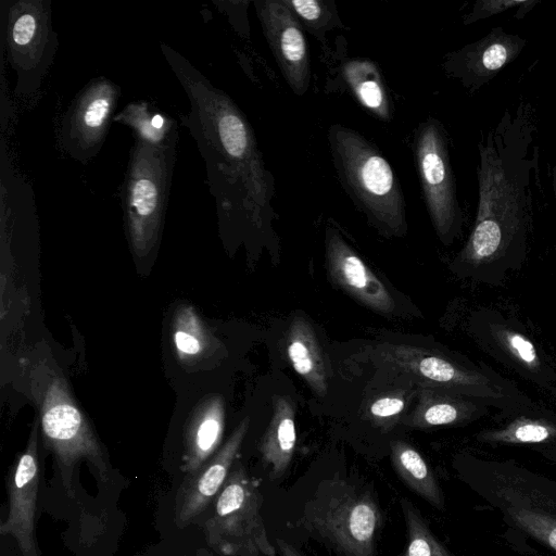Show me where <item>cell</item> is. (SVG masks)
<instances>
[{"label":"cell","instance_id":"cell-1","mask_svg":"<svg viewBox=\"0 0 556 556\" xmlns=\"http://www.w3.org/2000/svg\"><path fill=\"white\" fill-rule=\"evenodd\" d=\"M528 104L507 110L478 143V206L471 232L452 267L460 276L500 285L522 267L532 227L538 175L535 125Z\"/></svg>","mask_w":556,"mask_h":556},{"label":"cell","instance_id":"cell-2","mask_svg":"<svg viewBox=\"0 0 556 556\" xmlns=\"http://www.w3.org/2000/svg\"><path fill=\"white\" fill-rule=\"evenodd\" d=\"M186 89L204 131L205 159L222 215L263 240L276 241V182L253 128L238 105L206 80Z\"/></svg>","mask_w":556,"mask_h":556},{"label":"cell","instance_id":"cell-3","mask_svg":"<svg viewBox=\"0 0 556 556\" xmlns=\"http://www.w3.org/2000/svg\"><path fill=\"white\" fill-rule=\"evenodd\" d=\"M327 138L336 175L352 203L383 236H405L406 202L388 160L371 141L344 125H330Z\"/></svg>","mask_w":556,"mask_h":556},{"label":"cell","instance_id":"cell-4","mask_svg":"<svg viewBox=\"0 0 556 556\" xmlns=\"http://www.w3.org/2000/svg\"><path fill=\"white\" fill-rule=\"evenodd\" d=\"M371 352L376 363L409 376L421 387L479 399L500 410L533 403L484 363L478 365L442 351L389 342L375 345Z\"/></svg>","mask_w":556,"mask_h":556},{"label":"cell","instance_id":"cell-5","mask_svg":"<svg viewBox=\"0 0 556 556\" xmlns=\"http://www.w3.org/2000/svg\"><path fill=\"white\" fill-rule=\"evenodd\" d=\"M31 390L45 445L55 457L67 495L74 494L73 472L81 458L92 465L100 481L106 482L110 468L105 453L62 374L49 364L38 365L31 371Z\"/></svg>","mask_w":556,"mask_h":556},{"label":"cell","instance_id":"cell-6","mask_svg":"<svg viewBox=\"0 0 556 556\" xmlns=\"http://www.w3.org/2000/svg\"><path fill=\"white\" fill-rule=\"evenodd\" d=\"M381 514L375 498L345 480H323L298 525L326 541L341 556H375Z\"/></svg>","mask_w":556,"mask_h":556},{"label":"cell","instance_id":"cell-7","mask_svg":"<svg viewBox=\"0 0 556 556\" xmlns=\"http://www.w3.org/2000/svg\"><path fill=\"white\" fill-rule=\"evenodd\" d=\"M262 505L258 481L238 464L204 523L207 543L225 556H276L261 514Z\"/></svg>","mask_w":556,"mask_h":556},{"label":"cell","instance_id":"cell-8","mask_svg":"<svg viewBox=\"0 0 556 556\" xmlns=\"http://www.w3.org/2000/svg\"><path fill=\"white\" fill-rule=\"evenodd\" d=\"M414 157L422 198L437 236L451 244L462 233L463 211L442 123L428 117L414 132Z\"/></svg>","mask_w":556,"mask_h":556},{"label":"cell","instance_id":"cell-9","mask_svg":"<svg viewBox=\"0 0 556 556\" xmlns=\"http://www.w3.org/2000/svg\"><path fill=\"white\" fill-rule=\"evenodd\" d=\"M475 333L484 353L556 397V356L517 317L482 307Z\"/></svg>","mask_w":556,"mask_h":556},{"label":"cell","instance_id":"cell-10","mask_svg":"<svg viewBox=\"0 0 556 556\" xmlns=\"http://www.w3.org/2000/svg\"><path fill=\"white\" fill-rule=\"evenodd\" d=\"M164 146L140 139L128 176L127 225L138 257L148 255L159 237L168 182Z\"/></svg>","mask_w":556,"mask_h":556},{"label":"cell","instance_id":"cell-11","mask_svg":"<svg viewBox=\"0 0 556 556\" xmlns=\"http://www.w3.org/2000/svg\"><path fill=\"white\" fill-rule=\"evenodd\" d=\"M255 11L273 56L290 89L302 97L311 85V56L304 28L283 0H257Z\"/></svg>","mask_w":556,"mask_h":556},{"label":"cell","instance_id":"cell-12","mask_svg":"<svg viewBox=\"0 0 556 556\" xmlns=\"http://www.w3.org/2000/svg\"><path fill=\"white\" fill-rule=\"evenodd\" d=\"M38 419H35L24 452L8 477L9 510L0 526L2 535H11L23 556H38L35 517L40 479L38 459Z\"/></svg>","mask_w":556,"mask_h":556},{"label":"cell","instance_id":"cell-13","mask_svg":"<svg viewBox=\"0 0 556 556\" xmlns=\"http://www.w3.org/2000/svg\"><path fill=\"white\" fill-rule=\"evenodd\" d=\"M526 43L521 36L506 33L502 26L494 27L481 39L446 53L442 68L448 77L473 92L515 61Z\"/></svg>","mask_w":556,"mask_h":556},{"label":"cell","instance_id":"cell-14","mask_svg":"<svg viewBox=\"0 0 556 556\" xmlns=\"http://www.w3.org/2000/svg\"><path fill=\"white\" fill-rule=\"evenodd\" d=\"M325 255L328 274L338 287L375 312L393 313L395 303L388 288L333 226L326 229Z\"/></svg>","mask_w":556,"mask_h":556},{"label":"cell","instance_id":"cell-15","mask_svg":"<svg viewBox=\"0 0 556 556\" xmlns=\"http://www.w3.org/2000/svg\"><path fill=\"white\" fill-rule=\"evenodd\" d=\"M245 417L224 445L193 475L187 476L176 497L175 521L179 528L191 523L223 489L249 430Z\"/></svg>","mask_w":556,"mask_h":556},{"label":"cell","instance_id":"cell-16","mask_svg":"<svg viewBox=\"0 0 556 556\" xmlns=\"http://www.w3.org/2000/svg\"><path fill=\"white\" fill-rule=\"evenodd\" d=\"M116 93L102 80L89 86L72 105L62 128L65 148L75 157H90L106 130Z\"/></svg>","mask_w":556,"mask_h":556},{"label":"cell","instance_id":"cell-17","mask_svg":"<svg viewBox=\"0 0 556 556\" xmlns=\"http://www.w3.org/2000/svg\"><path fill=\"white\" fill-rule=\"evenodd\" d=\"M491 407L479 399L419 386L417 404L403 422L421 429L463 425L489 415Z\"/></svg>","mask_w":556,"mask_h":556},{"label":"cell","instance_id":"cell-18","mask_svg":"<svg viewBox=\"0 0 556 556\" xmlns=\"http://www.w3.org/2000/svg\"><path fill=\"white\" fill-rule=\"evenodd\" d=\"M224 428V399L220 395L203 399L186 427L182 470L187 476L197 472L218 451Z\"/></svg>","mask_w":556,"mask_h":556},{"label":"cell","instance_id":"cell-19","mask_svg":"<svg viewBox=\"0 0 556 556\" xmlns=\"http://www.w3.org/2000/svg\"><path fill=\"white\" fill-rule=\"evenodd\" d=\"M498 426L482 430L479 440L493 444H541L556 440V414L535 403L501 410Z\"/></svg>","mask_w":556,"mask_h":556},{"label":"cell","instance_id":"cell-20","mask_svg":"<svg viewBox=\"0 0 556 556\" xmlns=\"http://www.w3.org/2000/svg\"><path fill=\"white\" fill-rule=\"evenodd\" d=\"M296 443L295 410L292 401L283 395L273 397V413L261 438L258 451L270 480H277L288 470Z\"/></svg>","mask_w":556,"mask_h":556},{"label":"cell","instance_id":"cell-21","mask_svg":"<svg viewBox=\"0 0 556 556\" xmlns=\"http://www.w3.org/2000/svg\"><path fill=\"white\" fill-rule=\"evenodd\" d=\"M287 357L311 390L323 397L328 393L325 358L312 324L303 315L291 320L285 337Z\"/></svg>","mask_w":556,"mask_h":556},{"label":"cell","instance_id":"cell-22","mask_svg":"<svg viewBox=\"0 0 556 556\" xmlns=\"http://www.w3.org/2000/svg\"><path fill=\"white\" fill-rule=\"evenodd\" d=\"M338 72L343 87L371 116L382 122L392 119L389 90L376 62L368 58H351L342 62Z\"/></svg>","mask_w":556,"mask_h":556},{"label":"cell","instance_id":"cell-23","mask_svg":"<svg viewBox=\"0 0 556 556\" xmlns=\"http://www.w3.org/2000/svg\"><path fill=\"white\" fill-rule=\"evenodd\" d=\"M38 3H20L14 10L9 26V45L12 61L17 67L26 62H38L34 52L42 55L43 35L46 33V20L43 9L37 8ZM33 65V64H31Z\"/></svg>","mask_w":556,"mask_h":556},{"label":"cell","instance_id":"cell-24","mask_svg":"<svg viewBox=\"0 0 556 556\" xmlns=\"http://www.w3.org/2000/svg\"><path fill=\"white\" fill-rule=\"evenodd\" d=\"M394 470L406 485L434 507L442 509V491L424 457L407 442L395 440L391 444Z\"/></svg>","mask_w":556,"mask_h":556},{"label":"cell","instance_id":"cell-25","mask_svg":"<svg viewBox=\"0 0 556 556\" xmlns=\"http://www.w3.org/2000/svg\"><path fill=\"white\" fill-rule=\"evenodd\" d=\"M172 341L178 361L193 365L206 356L214 338L193 306L182 304L172 320Z\"/></svg>","mask_w":556,"mask_h":556},{"label":"cell","instance_id":"cell-26","mask_svg":"<svg viewBox=\"0 0 556 556\" xmlns=\"http://www.w3.org/2000/svg\"><path fill=\"white\" fill-rule=\"evenodd\" d=\"M283 2L295 14L304 30L323 45L327 43L326 37L330 30L344 28L332 0H283Z\"/></svg>","mask_w":556,"mask_h":556},{"label":"cell","instance_id":"cell-27","mask_svg":"<svg viewBox=\"0 0 556 556\" xmlns=\"http://www.w3.org/2000/svg\"><path fill=\"white\" fill-rule=\"evenodd\" d=\"M401 507L408 536L407 546L402 556H451L408 500L402 498Z\"/></svg>","mask_w":556,"mask_h":556},{"label":"cell","instance_id":"cell-28","mask_svg":"<svg viewBox=\"0 0 556 556\" xmlns=\"http://www.w3.org/2000/svg\"><path fill=\"white\" fill-rule=\"evenodd\" d=\"M508 511L521 529L556 551V517L523 505L513 506Z\"/></svg>","mask_w":556,"mask_h":556},{"label":"cell","instance_id":"cell-29","mask_svg":"<svg viewBox=\"0 0 556 556\" xmlns=\"http://www.w3.org/2000/svg\"><path fill=\"white\" fill-rule=\"evenodd\" d=\"M125 123L130 124L139 134V139L162 144L166 137V119L160 113L151 114L147 105H129L123 113Z\"/></svg>","mask_w":556,"mask_h":556},{"label":"cell","instance_id":"cell-30","mask_svg":"<svg viewBox=\"0 0 556 556\" xmlns=\"http://www.w3.org/2000/svg\"><path fill=\"white\" fill-rule=\"evenodd\" d=\"M538 3L535 0H478L471 11L463 16V24L467 26L510 9L516 10V18H522Z\"/></svg>","mask_w":556,"mask_h":556},{"label":"cell","instance_id":"cell-31","mask_svg":"<svg viewBox=\"0 0 556 556\" xmlns=\"http://www.w3.org/2000/svg\"><path fill=\"white\" fill-rule=\"evenodd\" d=\"M405 399L399 393H388L376 397L368 406L369 418L378 426L394 421L405 408Z\"/></svg>","mask_w":556,"mask_h":556},{"label":"cell","instance_id":"cell-32","mask_svg":"<svg viewBox=\"0 0 556 556\" xmlns=\"http://www.w3.org/2000/svg\"><path fill=\"white\" fill-rule=\"evenodd\" d=\"M276 544L279 549L280 556H305L300 553L293 545L283 541L282 539H276Z\"/></svg>","mask_w":556,"mask_h":556},{"label":"cell","instance_id":"cell-33","mask_svg":"<svg viewBox=\"0 0 556 556\" xmlns=\"http://www.w3.org/2000/svg\"><path fill=\"white\" fill-rule=\"evenodd\" d=\"M552 186H553L554 197L556 200V162H555L553 170H552Z\"/></svg>","mask_w":556,"mask_h":556}]
</instances>
